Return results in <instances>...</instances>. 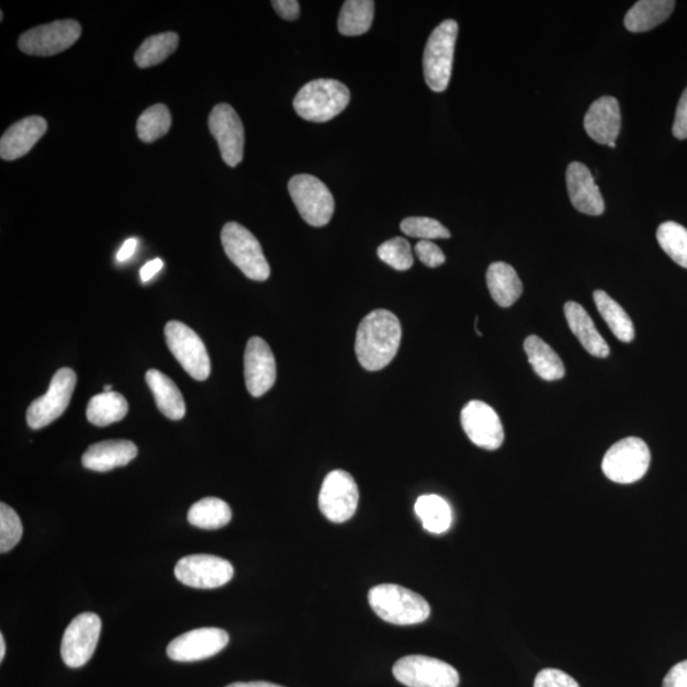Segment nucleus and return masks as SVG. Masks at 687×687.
<instances>
[{
    "label": "nucleus",
    "instance_id": "f257e3e1",
    "mask_svg": "<svg viewBox=\"0 0 687 687\" xmlns=\"http://www.w3.org/2000/svg\"><path fill=\"white\" fill-rule=\"evenodd\" d=\"M402 324L387 309H375L359 324L356 338V353L364 370L378 372L397 354L402 342Z\"/></svg>",
    "mask_w": 687,
    "mask_h": 687
},
{
    "label": "nucleus",
    "instance_id": "f03ea898",
    "mask_svg": "<svg viewBox=\"0 0 687 687\" xmlns=\"http://www.w3.org/2000/svg\"><path fill=\"white\" fill-rule=\"evenodd\" d=\"M350 92L346 85L337 79H315L303 86L295 95V113L307 122L326 123L337 117L347 109Z\"/></svg>",
    "mask_w": 687,
    "mask_h": 687
},
{
    "label": "nucleus",
    "instance_id": "7ed1b4c3",
    "mask_svg": "<svg viewBox=\"0 0 687 687\" xmlns=\"http://www.w3.org/2000/svg\"><path fill=\"white\" fill-rule=\"evenodd\" d=\"M372 610L390 624L415 626L425 622L430 606L425 597L397 585H380L370 590Z\"/></svg>",
    "mask_w": 687,
    "mask_h": 687
},
{
    "label": "nucleus",
    "instance_id": "20e7f679",
    "mask_svg": "<svg viewBox=\"0 0 687 687\" xmlns=\"http://www.w3.org/2000/svg\"><path fill=\"white\" fill-rule=\"evenodd\" d=\"M458 34V22L447 20L428 38L423 55V69L431 91L444 92L450 85Z\"/></svg>",
    "mask_w": 687,
    "mask_h": 687
},
{
    "label": "nucleus",
    "instance_id": "39448f33",
    "mask_svg": "<svg viewBox=\"0 0 687 687\" xmlns=\"http://www.w3.org/2000/svg\"><path fill=\"white\" fill-rule=\"evenodd\" d=\"M222 245L228 259L251 279L266 282L270 277L269 262L258 238L237 222H229L222 229Z\"/></svg>",
    "mask_w": 687,
    "mask_h": 687
},
{
    "label": "nucleus",
    "instance_id": "423d86ee",
    "mask_svg": "<svg viewBox=\"0 0 687 687\" xmlns=\"http://www.w3.org/2000/svg\"><path fill=\"white\" fill-rule=\"evenodd\" d=\"M651 465V451L643 439L628 437L610 447L602 460L607 478L618 484H633L646 474Z\"/></svg>",
    "mask_w": 687,
    "mask_h": 687
},
{
    "label": "nucleus",
    "instance_id": "0eeeda50",
    "mask_svg": "<svg viewBox=\"0 0 687 687\" xmlns=\"http://www.w3.org/2000/svg\"><path fill=\"white\" fill-rule=\"evenodd\" d=\"M292 201L309 226L324 227L333 218L334 196L325 183L313 174H295L288 183Z\"/></svg>",
    "mask_w": 687,
    "mask_h": 687
},
{
    "label": "nucleus",
    "instance_id": "6e6552de",
    "mask_svg": "<svg viewBox=\"0 0 687 687\" xmlns=\"http://www.w3.org/2000/svg\"><path fill=\"white\" fill-rule=\"evenodd\" d=\"M167 347L178 359L182 369L196 381H205L211 375V358L204 342L189 326L170 322L165 327Z\"/></svg>",
    "mask_w": 687,
    "mask_h": 687
},
{
    "label": "nucleus",
    "instance_id": "1a4fd4ad",
    "mask_svg": "<svg viewBox=\"0 0 687 687\" xmlns=\"http://www.w3.org/2000/svg\"><path fill=\"white\" fill-rule=\"evenodd\" d=\"M398 683L407 687H458L457 668L441 660L427 656H407L398 660L393 668Z\"/></svg>",
    "mask_w": 687,
    "mask_h": 687
},
{
    "label": "nucleus",
    "instance_id": "9d476101",
    "mask_svg": "<svg viewBox=\"0 0 687 687\" xmlns=\"http://www.w3.org/2000/svg\"><path fill=\"white\" fill-rule=\"evenodd\" d=\"M358 502V485L347 471L334 470L325 477L319 491L318 507L329 521H349L357 513Z\"/></svg>",
    "mask_w": 687,
    "mask_h": 687
},
{
    "label": "nucleus",
    "instance_id": "9b49d317",
    "mask_svg": "<svg viewBox=\"0 0 687 687\" xmlns=\"http://www.w3.org/2000/svg\"><path fill=\"white\" fill-rule=\"evenodd\" d=\"M77 385L74 370L61 369L54 374L47 393L36 398L27 410V425L31 429H43L61 417L67 410Z\"/></svg>",
    "mask_w": 687,
    "mask_h": 687
},
{
    "label": "nucleus",
    "instance_id": "f8f14e48",
    "mask_svg": "<svg viewBox=\"0 0 687 687\" xmlns=\"http://www.w3.org/2000/svg\"><path fill=\"white\" fill-rule=\"evenodd\" d=\"M81 34L82 27L77 21H55L25 32L19 40V46L27 55L52 57L74 46Z\"/></svg>",
    "mask_w": 687,
    "mask_h": 687
},
{
    "label": "nucleus",
    "instance_id": "ddd939ff",
    "mask_svg": "<svg viewBox=\"0 0 687 687\" xmlns=\"http://www.w3.org/2000/svg\"><path fill=\"white\" fill-rule=\"evenodd\" d=\"M102 622L99 615L85 612L71 620L64 631L61 658L70 668L83 667L98 646Z\"/></svg>",
    "mask_w": 687,
    "mask_h": 687
},
{
    "label": "nucleus",
    "instance_id": "4468645a",
    "mask_svg": "<svg viewBox=\"0 0 687 687\" xmlns=\"http://www.w3.org/2000/svg\"><path fill=\"white\" fill-rule=\"evenodd\" d=\"M234 566L219 556L189 555L176 564L174 575L182 585L199 588H219L234 578Z\"/></svg>",
    "mask_w": 687,
    "mask_h": 687
},
{
    "label": "nucleus",
    "instance_id": "2eb2a0df",
    "mask_svg": "<svg viewBox=\"0 0 687 687\" xmlns=\"http://www.w3.org/2000/svg\"><path fill=\"white\" fill-rule=\"evenodd\" d=\"M207 125H210V131L218 143L223 161L229 167L241 164L245 149V129L235 109L227 103H219L212 110Z\"/></svg>",
    "mask_w": 687,
    "mask_h": 687
},
{
    "label": "nucleus",
    "instance_id": "dca6fc26",
    "mask_svg": "<svg viewBox=\"0 0 687 687\" xmlns=\"http://www.w3.org/2000/svg\"><path fill=\"white\" fill-rule=\"evenodd\" d=\"M461 425L470 441L484 450H498L505 442V429L492 406L473 401L461 412Z\"/></svg>",
    "mask_w": 687,
    "mask_h": 687
},
{
    "label": "nucleus",
    "instance_id": "f3484780",
    "mask_svg": "<svg viewBox=\"0 0 687 687\" xmlns=\"http://www.w3.org/2000/svg\"><path fill=\"white\" fill-rule=\"evenodd\" d=\"M229 642L226 630L202 628L188 631L167 646V656L176 662H196L211 658L225 650Z\"/></svg>",
    "mask_w": 687,
    "mask_h": 687
},
{
    "label": "nucleus",
    "instance_id": "a211bd4d",
    "mask_svg": "<svg viewBox=\"0 0 687 687\" xmlns=\"http://www.w3.org/2000/svg\"><path fill=\"white\" fill-rule=\"evenodd\" d=\"M277 363L268 342L254 337L245 350V381L247 391L254 397L266 395L274 386Z\"/></svg>",
    "mask_w": 687,
    "mask_h": 687
},
{
    "label": "nucleus",
    "instance_id": "6ab92c4d",
    "mask_svg": "<svg viewBox=\"0 0 687 687\" xmlns=\"http://www.w3.org/2000/svg\"><path fill=\"white\" fill-rule=\"evenodd\" d=\"M566 187L571 202L578 212L588 215H601L605 212L600 188L596 185L587 166L572 162L566 170Z\"/></svg>",
    "mask_w": 687,
    "mask_h": 687
},
{
    "label": "nucleus",
    "instance_id": "aec40b11",
    "mask_svg": "<svg viewBox=\"0 0 687 687\" xmlns=\"http://www.w3.org/2000/svg\"><path fill=\"white\" fill-rule=\"evenodd\" d=\"M47 131L46 120L42 116H29L20 120L8 129L0 139V157L4 161H14L36 146Z\"/></svg>",
    "mask_w": 687,
    "mask_h": 687
},
{
    "label": "nucleus",
    "instance_id": "412c9836",
    "mask_svg": "<svg viewBox=\"0 0 687 687\" xmlns=\"http://www.w3.org/2000/svg\"><path fill=\"white\" fill-rule=\"evenodd\" d=\"M585 129L595 142L606 144L617 142L621 129L620 105L617 99L605 95L589 108L585 117Z\"/></svg>",
    "mask_w": 687,
    "mask_h": 687
},
{
    "label": "nucleus",
    "instance_id": "4be33fe9",
    "mask_svg": "<svg viewBox=\"0 0 687 687\" xmlns=\"http://www.w3.org/2000/svg\"><path fill=\"white\" fill-rule=\"evenodd\" d=\"M138 457V447L125 439L94 443L82 458L83 466L98 473H108L116 468L126 466Z\"/></svg>",
    "mask_w": 687,
    "mask_h": 687
},
{
    "label": "nucleus",
    "instance_id": "5701e85b",
    "mask_svg": "<svg viewBox=\"0 0 687 687\" xmlns=\"http://www.w3.org/2000/svg\"><path fill=\"white\" fill-rule=\"evenodd\" d=\"M564 314L571 330L590 356L597 358L610 356V347L607 346L602 335L596 329L593 318H590L587 311L583 308L579 303L572 301L566 302Z\"/></svg>",
    "mask_w": 687,
    "mask_h": 687
},
{
    "label": "nucleus",
    "instance_id": "b1692460",
    "mask_svg": "<svg viewBox=\"0 0 687 687\" xmlns=\"http://www.w3.org/2000/svg\"><path fill=\"white\" fill-rule=\"evenodd\" d=\"M486 283L494 302L505 308L513 306L523 292L521 279L507 262L492 263L486 271Z\"/></svg>",
    "mask_w": 687,
    "mask_h": 687
},
{
    "label": "nucleus",
    "instance_id": "393cba45",
    "mask_svg": "<svg viewBox=\"0 0 687 687\" xmlns=\"http://www.w3.org/2000/svg\"><path fill=\"white\" fill-rule=\"evenodd\" d=\"M146 381L151 394L155 396L156 405L165 417L171 420H180L185 417L187 405L182 394L176 383L166 374L157 370H149Z\"/></svg>",
    "mask_w": 687,
    "mask_h": 687
},
{
    "label": "nucleus",
    "instance_id": "a878e982",
    "mask_svg": "<svg viewBox=\"0 0 687 687\" xmlns=\"http://www.w3.org/2000/svg\"><path fill=\"white\" fill-rule=\"evenodd\" d=\"M525 351L534 373L545 381L562 380L565 374V367L561 357L548 342L531 335L525 340Z\"/></svg>",
    "mask_w": 687,
    "mask_h": 687
},
{
    "label": "nucleus",
    "instance_id": "bb28decb",
    "mask_svg": "<svg viewBox=\"0 0 687 687\" xmlns=\"http://www.w3.org/2000/svg\"><path fill=\"white\" fill-rule=\"evenodd\" d=\"M673 0H642L635 3L626 15V27L630 32H645L656 29L675 10Z\"/></svg>",
    "mask_w": 687,
    "mask_h": 687
},
{
    "label": "nucleus",
    "instance_id": "cd10ccee",
    "mask_svg": "<svg viewBox=\"0 0 687 687\" xmlns=\"http://www.w3.org/2000/svg\"><path fill=\"white\" fill-rule=\"evenodd\" d=\"M129 404L119 393H102L91 398L87 406V419L95 427H108L126 417Z\"/></svg>",
    "mask_w": 687,
    "mask_h": 687
},
{
    "label": "nucleus",
    "instance_id": "c85d7f7f",
    "mask_svg": "<svg viewBox=\"0 0 687 687\" xmlns=\"http://www.w3.org/2000/svg\"><path fill=\"white\" fill-rule=\"evenodd\" d=\"M414 509L428 532L441 534L450 530L452 510L449 503L439 495H421Z\"/></svg>",
    "mask_w": 687,
    "mask_h": 687
},
{
    "label": "nucleus",
    "instance_id": "c756f323",
    "mask_svg": "<svg viewBox=\"0 0 687 687\" xmlns=\"http://www.w3.org/2000/svg\"><path fill=\"white\" fill-rule=\"evenodd\" d=\"M594 300L598 313H600L607 326L610 327L615 337L622 342L633 341L635 337L634 325L626 309L604 291H596Z\"/></svg>",
    "mask_w": 687,
    "mask_h": 687
},
{
    "label": "nucleus",
    "instance_id": "7c9ffc66",
    "mask_svg": "<svg viewBox=\"0 0 687 687\" xmlns=\"http://www.w3.org/2000/svg\"><path fill=\"white\" fill-rule=\"evenodd\" d=\"M232 519V510L225 500L204 498L191 506L188 514L190 525L203 530H218L227 526Z\"/></svg>",
    "mask_w": 687,
    "mask_h": 687
},
{
    "label": "nucleus",
    "instance_id": "2f4dec72",
    "mask_svg": "<svg viewBox=\"0 0 687 687\" xmlns=\"http://www.w3.org/2000/svg\"><path fill=\"white\" fill-rule=\"evenodd\" d=\"M373 19L374 2L348 0L341 8L338 29L344 36H361L370 31Z\"/></svg>",
    "mask_w": 687,
    "mask_h": 687
},
{
    "label": "nucleus",
    "instance_id": "473e14b6",
    "mask_svg": "<svg viewBox=\"0 0 687 687\" xmlns=\"http://www.w3.org/2000/svg\"><path fill=\"white\" fill-rule=\"evenodd\" d=\"M179 42V35L174 32L150 36L139 46L134 60L143 69L158 66L178 49Z\"/></svg>",
    "mask_w": 687,
    "mask_h": 687
},
{
    "label": "nucleus",
    "instance_id": "72a5a7b5",
    "mask_svg": "<svg viewBox=\"0 0 687 687\" xmlns=\"http://www.w3.org/2000/svg\"><path fill=\"white\" fill-rule=\"evenodd\" d=\"M172 119L169 108L158 103L148 108L138 119L137 133L144 143H154L170 132Z\"/></svg>",
    "mask_w": 687,
    "mask_h": 687
},
{
    "label": "nucleus",
    "instance_id": "f704fd0d",
    "mask_svg": "<svg viewBox=\"0 0 687 687\" xmlns=\"http://www.w3.org/2000/svg\"><path fill=\"white\" fill-rule=\"evenodd\" d=\"M657 239L662 250L687 269V229L676 222H666L658 227Z\"/></svg>",
    "mask_w": 687,
    "mask_h": 687
},
{
    "label": "nucleus",
    "instance_id": "c9c22d12",
    "mask_svg": "<svg viewBox=\"0 0 687 687\" xmlns=\"http://www.w3.org/2000/svg\"><path fill=\"white\" fill-rule=\"evenodd\" d=\"M379 258L398 271L409 270L414 266L412 246L403 237H395L383 243L378 250Z\"/></svg>",
    "mask_w": 687,
    "mask_h": 687
},
{
    "label": "nucleus",
    "instance_id": "e433bc0d",
    "mask_svg": "<svg viewBox=\"0 0 687 687\" xmlns=\"http://www.w3.org/2000/svg\"><path fill=\"white\" fill-rule=\"evenodd\" d=\"M23 526L15 510L2 503L0 505V553L11 551L22 539Z\"/></svg>",
    "mask_w": 687,
    "mask_h": 687
},
{
    "label": "nucleus",
    "instance_id": "4c0bfd02",
    "mask_svg": "<svg viewBox=\"0 0 687 687\" xmlns=\"http://www.w3.org/2000/svg\"><path fill=\"white\" fill-rule=\"evenodd\" d=\"M401 227L406 236L421 238V241L423 239L429 241V239L451 237L450 230L433 218L409 217L402 222Z\"/></svg>",
    "mask_w": 687,
    "mask_h": 687
},
{
    "label": "nucleus",
    "instance_id": "58836bf2",
    "mask_svg": "<svg viewBox=\"0 0 687 687\" xmlns=\"http://www.w3.org/2000/svg\"><path fill=\"white\" fill-rule=\"evenodd\" d=\"M533 687H581L572 676L562 669L545 668L534 678Z\"/></svg>",
    "mask_w": 687,
    "mask_h": 687
},
{
    "label": "nucleus",
    "instance_id": "ea45409f",
    "mask_svg": "<svg viewBox=\"0 0 687 687\" xmlns=\"http://www.w3.org/2000/svg\"><path fill=\"white\" fill-rule=\"evenodd\" d=\"M415 254L428 268H438L446 262L443 251L435 243L426 241V239L415 246Z\"/></svg>",
    "mask_w": 687,
    "mask_h": 687
},
{
    "label": "nucleus",
    "instance_id": "a19ab883",
    "mask_svg": "<svg viewBox=\"0 0 687 687\" xmlns=\"http://www.w3.org/2000/svg\"><path fill=\"white\" fill-rule=\"evenodd\" d=\"M673 133L677 139H687V88L678 101Z\"/></svg>",
    "mask_w": 687,
    "mask_h": 687
},
{
    "label": "nucleus",
    "instance_id": "79ce46f5",
    "mask_svg": "<svg viewBox=\"0 0 687 687\" xmlns=\"http://www.w3.org/2000/svg\"><path fill=\"white\" fill-rule=\"evenodd\" d=\"M662 687H687V661L677 663L668 671Z\"/></svg>",
    "mask_w": 687,
    "mask_h": 687
},
{
    "label": "nucleus",
    "instance_id": "37998d69",
    "mask_svg": "<svg viewBox=\"0 0 687 687\" xmlns=\"http://www.w3.org/2000/svg\"><path fill=\"white\" fill-rule=\"evenodd\" d=\"M271 5L283 20L295 21L300 18L301 7L297 0H274Z\"/></svg>",
    "mask_w": 687,
    "mask_h": 687
},
{
    "label": "nucleus",
    "instance_id": "c03bdc74",
    "mask_svg": "<svg viewBox=\"0 0 687 687\" xmlns=\"http://www.w3.org/2000/svg\"><path fill=\"white\" fill-rule=\"evenodd\" d=\"M164 268V261L161 259H155L146 263L140 269L142 282H149L151 278L159 273Z\"/></svg>",
    "mask_w": 687,
    "mask_h": 687
},
{
    "label": "nucleus",
    "instance_id": "a18cd8bd",
    "mask_svg": "<svg viewBox=\"0 0 687 687\" xmlns=\"http://www.w3.org/2000/svg\"><path fill=\"white\" fill-rule=\"evenodd\" d=\"M137 247H138L137 238L126 239V241L122 246V249H120V251L116 255V260L119 262H124L126 260H129L133 257L135 250H137Z\"/></svg>",
    "mask_w": 687,
    "mask_h": 687
},
{
    "label": "nucleus",
    "instance_id": "49530a36",
    "mask_svg": "<svg viewBox=\"0 0 687 687\" xmlns=\"http://www.w3.org/2000/svg\"><path fill=\"white\" fill-rule=\"evenodd\" d=\"M227 687H283L281 685L271 684L267 682H252V683H235Z\"/></svg>",
    "mask_w": 687,
    "mask_h": 687
},
{
    "label": "nucleus",
    "instance_id": "de8ad7c7",
    "mask_svg": "<svg viewBox=\"0 0 687 687\" xmlns=\"http://www.w3.org/2000/svg\"><path fill=\"white\" fill-rule=\"evenodd\" d=\"M5 656V639L3 634H0V661H3Z\"/></svg>",
    "mask_w": 687,
    "mask_h": 687
},
{
    "label": "nucleus",
    "instance_id": "09e8293b",
    "mask_svg": "<svg viewBox=\"0 0 687 687\" xmlns=\"http://www.w3.org/2000/svg\"><path fill=\"white\" fill-rule=\"evenodd\" d=\"M111 391H113V387H111L110 385L103 387V393H111Z\"/></svg>",
    "mask_w": 687,
    "mask_h": 687
},
{
    "label": "nucleus",
    "instance_id": "8fccbe9b",
    "mask_svg": "<svg viewBox=\"0 0 687 687\" xmlns=\"http://www.w3.org/2000/svg\"><path fill=\"white\" fill-rule=\"evenodd\" d=\"M609 147H610V148H615V147H617V143H610V144H609Z\"/></svg>",
    "mask_w": 687,
    "mask_h": 687
}]
</instances>
